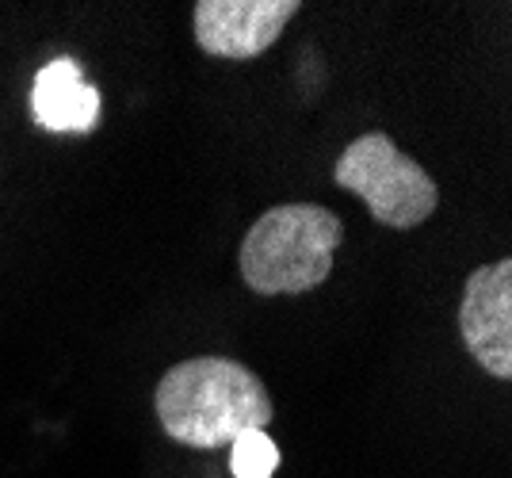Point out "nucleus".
Here are the masks:
<instances>
[{
  "label": "nucleus",
  "mask_w": 512,
  "mask_h": 478,
  "mask_svg": "<svg viewBox=\"0 0 512 478\" xmlns=\"http://www.w3.org/2000/svg\"><path fill=\"white\" fill-rule=\"evenodd\" d=\"M344 222L321 203H279L256 218L241 241V280L260 299L306 295L329 280Z\"/></svg>",
  "instance_id": "obj_2"
},
{
  "label": "nucleus",
  "mask_w": 512,
  "mask_h": 478,
  "mask_svg": "<svg viewBox=\"0 0 512 478\" xmlns=\"http://www.w3.org/2000/svg\"><path fill=\"white\" fill-rule=\"evenodd\" d=\"M153 410L169 440L199 452L234 444L276 421V402L253 368L230 356H192L172 364L153 391Z\"/></svg>",
  "instance_id": "obj_1"
},
{
  "label": "nucleus",
  "mask_w": 512,
  "mask_h": 478,
  "mask_svg": "<svg viewBox=\"0 0 512 478\" xmlns=\"http://www.w3.org/2000/svg\"><path fill=\"white\" fill-rule=\"evenodd\" d=\"M459 333L470 360L490 379H512V261L474 268L463 283Z\"/></svg>",
  "instance_id": "obj_4"
},
{
  "label": "nucleus",
  "mask_w": 512,
  "mask_h": 478,
  "mask_svg": "<svg viewBox=\"0 0 512 478\" xmlns=\"http://www.w3.org/2000/svg\"><path fill=\"white\" fill-rule=\"evenodd\" d=\"M299 0H199L192 8L195 43L207 58L249 62L287 31Z\"/></svg>",
  "instance_id": "obj_5"
},
{
  "label": "nucleus",
  "mask_w": 512,
  "mask_h": 478,
  "mask_svg": "<svg viewBox=\"0 0 512 478\" xmlns=\"http://www.w3.org/2000/svg\"><path fill=\"white\" fill-rule=\"evenodd\" d=\"M31 119L54 134H85L100 123V92L73 58H54L31 85Z\"/></svg>",
  "instance_id": "obj_6"
},
{
  "label": "nucleus",
  "mask_w": 512,
  "mask_h": 478,
  "mask_svg": "<svg viewBox=\"0 0 512 478\" xmlns=\"http://www.w3.org/2000/svg\"><path fill=\"white\" fill-rule=\"evenodd\" d=\"M333 184L363 199L371 218L390 230H417L440 207L436 180L398 150L386 131H367L348 142L333 165Z\"/></svg>",
  "instance_id": "obj_3"
},
{
  "label": "nucleus",
  "mask_w": 512,
  "mask_h": 478,
  "mask_svg": "<svg viewBox=\"0 0 512 478\" xmlns=\"http://www.w3.org/2000/svg\"><path fill=\"white\" fill-rule=\"evenodd\" d=\"M234 478H272L279 471V448L268 429H249L230 444Z\"/></svg>",
  "instance_id": "obj_7"
}]
</instances>
